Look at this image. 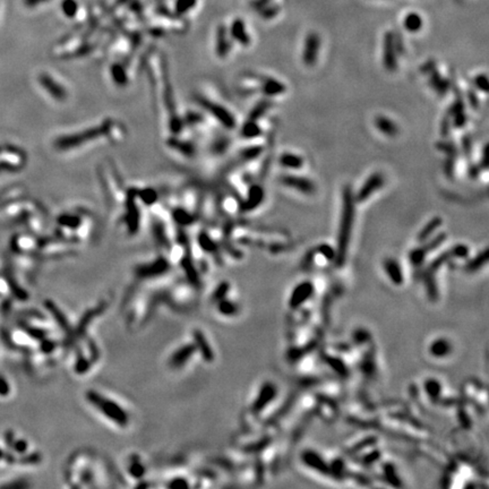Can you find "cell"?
<instances>
[{
	"label": "cell",
	"instance_id": "7402d4cb",
	"mask_svg": "<svg viewBox=\"0 0 489 489\" xmlns=\"http://www.w3.org/2000/svg\"><path fill=\"white\" fill-rule=\"evenodd\" d=\"M304 163H305L304 159L301 158L300 155L289 153V152H284V153L281 154L279 158V164L287 169L299 170L304 166Z\"/></svg>",
	"mask_w": 489,
	"mask_h": 489
},
{
	"label": "cell",
	"instance_id": "4316f807",
	"mask_svg": "<svg viewBox=\"0 0 489 489\" xmlns=\"http://www.w3.org/2000/svg\"><path fill=\"white\" fill-rule=\"evenodd\" d=\"M404 29L411 33H417L422 27V19L417 13H410L405 16L403 22Z\"/></svg>",
	"mask_w": 489,
	"mask_h": 489
},
{
	"label": "cell",
	"instance_id": "484cf974",
	"mask_svg": "<svg viewBox=\"0 0 489 489\" xmlns=\"http://www.w3.org/2000/svg\"><path fill=\"white\" fill-rule=\"evenodd\" d=\"M272 106H273V103L270 101L269 99L261 100V101L256 103V106L252 109L251 113H249L248 119L257 121L259 118H262L270 109H271Z\"/></svg>",
	"mask_w": 489,
	"mask_h": 489
},
{
	"label": "cell",
	"instance_id": "4dcf8cb0",
	"mask_svg": "<svg viewBox=\"0 0 489 489\" xmlns=\"http://www.w3.org/2000/svg\"><path fill=\"white\" fill-rule=\"evenodd\" d=\"M487 261H488V251L487 249H485L484 252H481L480 254H478L476 257H474L472 261H471L469 264L467 265V270L469 272L477 271V270L483 268V266L487 263Z\"/></svg>",
	"mask_w": 489,
	"mask_h": 489
},
{
	"label": "cell",
	"instance_id": "8d00e7d4",
	"mask_svg": "<svg viewBox=\"0 0 489 489\" xmlns=\"http://www.w3.org/2000/svg\"><path fill=\"white\" fill-rule=\"evenodd\" d=\"M455 161L456 157H452V155H447V158L444 161V173H445L447 178H453L454 177V170H455Z\"/></svg>",
	"mask_w": 489,
	"mask_h": 489
},
{
	"label": "cell",
	"instance_id": "d4e9b609",
	"mask_svg": "<svg viewBox=\"0 0 489 489\" xmlns=\"http://www.w3.org/2000/svg\"><path fill=\"white\" fill-rule=\"evenodd\" d=\"M263 133V130L259 127V125L257 124V121L248 119L244 124V126L241 127V136L244 138H247V140H252V138H256L258 136H261Z\"/></svg>",
	"mask_w": 489,
	"mask_h": 489
},
{
	"label": "cell",
	"instance_id": "f907efd6",
	"mask_svg": "<svg viewBox=\"0 0 489 489\" xmlns=\"http://www.w3.org/2000/svg\"><path fill=\"white\" fill-rule=\"evenodd\" d=\"M480 166L479 164H472V163H469V166H468V173H469L470 178H477L480 173Z\"/></svg>",
	"mask_w": 489,
	"mask_h": 489
},
{
	"label": "cell",
	"instance_id": "c3c4849f",
	"mask_svg": "<svg viewBox=\"0 0 489 489\" xmlns=\"http://www.w3.org/2000/svg\"><path fill=\"white\" fill-rule=\"evenodd\" d=\"M228 290H229V284L228 283H222L221 286H220V288H218V290L217 289L216 294H214V298H216V300L223 299V298L225 297V294L228 293Z\"/></svg>",
	"mask_w": 489,
	"mask_h": 489
},
{
	"label": "cell",
	"instance_id": "9a60e30c",
	"mask_svg": "<svg viewBox=\"0 0 489 489\" xmlns=\"http://www.w3.org/2000/svg\"><path fill=\"white\" fill-rule=\"evenodd\" d=\"M261 90L266 96H276L286 92V85L273 77H262Z\"/></svg>",
	"mask_w": 489,
	"mask_h": 489
},
{
	"label": "cell",
	"instance_id": "8fae6325",
	"mask_svg": "<svg viewBox=\"0 0 489 489\" xmlns=\"http://www.w3.org/2000/svg\"><path fill=\"white\" fill-rule=\"evenodd\" d=\"M264 196H265L264 188H263L262 186L259 185L251 186V188L248 190L247 199H246L240 206L241 211L247 212V211L255 210L256 207L261 205L263 200H264Z\"/></svg>",
	"mask_w": 489,
	"mask_h": 489
},
{
	"label": "cell",
	"instance_id": "74e56055",
	"mask_svg": "<svg viewBox=\"0 0 489 489\" xmlns=\"http://www.w3.org/2000/svg\"><path fill=\"white\" fill-rule=\"evenodd\" d=\"M473 84L479 91L484 93H488V77L486 74L477 75L473 79Z\"/></svg>",
	"mask_w": 489,
	"mask_h": 489
},
{
	"label": "cell",
	"instance_id": "f546056e",
	"mask_svg": "<svg viewBox=\"0 0 489 489\" xmlns=\"http://www.w3.org/2000/svg\"><path fill=\"white\" fill-rule=\"evenodd\" d=\"M217 309L220 311V314L224 315V316H234L235 314H237L238 306L235 303H232V301L223 298V299L218 300Z\"/></svg>",
	"mask_w": 489,
	"mask_h": 489
},
{
	"label": "cell",
	"instance_id": "816d5d0a",
	"mask_svg": "<svg viewBox=\"0 0 489 489\" xmlns=\"http://www.w3.org/2000/svg\"><path fill=\"white\" fill-rule=\"evenodd\" d=\"M436 68V61L435 60H429L427 62H425L424 65L421 66L420 71L422 74H429L433 69Z\"/></svg>",
	"mask_w": 489,
	"mask_h": 489
},
{
	"label": "cell",
	"instance_id": "7a4b0ae2",
	"mask_svg": "<svg viewBox=\"0 0 489 489\" xmlns=\"http://www.w3.org/2000/svg\"><path fill=\"white\" fill-rule=\"evenodd\" d=\"M114 125L116 124L111 120H107L101 126H98V128H91V129L79 131V133L71 135V136L61 137L55 141V147L59 150H69V148L82 146L83 144L88 143L90 141H94L96 138L102 137L101 135H109Z\"/></svg>",
	"mask_w": 489,
	"mask_h": 489
},
{
	"label": "cell",
	"instance_id": "f1b7e54d",
	"mask_svg": "<svg viewBox=\"0 0 489 489\" xmlns=\"http://www.w3.org/2000/svg\"><path fill=\"white\" fill-rule=\"evenodd\" d=\"M111 76H112V79L117 85L125 86L127 84L128 78L126 71H125V68L120 64L112 66V68H111Z\"/></svg>",
	"mask_w": 489,
	"mask_h": 489
},
{
	"label": "cell",
	"instance_id": "ba28073f",
	"mask_svg": "<svg viewBox=\"0 0 489 489\" xmlns=\"http://www.w3.org/2000/svg\"><path fill=\"white\" fill-rule=\"evenodd\" d=\"M398 50L395 47L394 33L386 32L384 36L383 65L387 72H395L398 68Z\"/></svg>",
	"mask_w": 489,
	"mask_h": 489
},
{
	"label": "cell",
	"instance_id": "db71d44e",
	"mask_svg": "<svg viewBox=\"0 0 489 489\" xmlns=\"http://www.w3.org/2000/svg\"><path fill=\"white\" fill-rule=\"evenodd\" d=\"M385 473H386V476H387V479L388 481H391L392 484L395 485L394 484V479H393V477H397V474H395V470H394V468L391 466H386L385 467ZM398 478V477H397Z\"/></svg>",
	"mask_w": 489,
	"mask_h": 489
},
{
	"label": "cell",
	"instance_id": "83f0119b",
	"mask_svg": "<svg viewBox=\"0 0 489 489\" xmlns=\"http://www.w3.org/2000/svg\"><path fill=\"white\" fill-rule=\"evenodd\" d=\"M425 392L432 401H437L442 394V385L437 380L429 379L425 381Z\"/></svg>",
	"mask_w": 489,
	"mask_h": 489
},
{
	"label": "cell",
	"instance_id": "e575fe53",
	"mask_svg": "<svg viewBox=\"0 0 489 489\" xmlns=\"http://www.w3.org/2000/svg\"><path fill=\"white\" fill-rule=\"evenodd\" d=\"M62 13L67 17H74L77 14L78 5L76 0H62L61 1Z\"/></svg>",
	"mask_w": 489,
	"mask_h": 489
},
{
	"label": "cell",
	"instance_id": "ab89813d",
	"mask_svg": "<svg viewBox=\"0 0 489 489\" xmlns=\"http://www.w3.org/2000/svg\"><path fill=\"white\" fill-rule=\"evenodd\" d=\"M462 153L467 159H470L472 155V140L470 135H466L462 138Z\"/></svg>",
	"mask_w": 489,
	"mask_h": 489
},
{
	"label": "cell",
	"instance_id": "ffe728a7",
	"mask_svg": "<svg viewBox=\"0 0 489 489\" xmlns=\"http://www.w3.org/2000/svg\"><path fill=\"white\" fill-rule=\"evenodd\" d=\"M452 351V344L446 339H437L429 346V352L435 358H444Z\"/></svg>",
	"mask_w": 489,
	"mask_h": 489
},
{
	"label": "cell",
	"instance_id": "836d02e7",
	"mask_svg": "<svg viewBox=\"0 0 489 489\" xmlns=\"http://www.w3.org/2000/svg\"><path fill=\"white\" fill-rule=\"evenodd\" d=\"M436 147L438 148L439 151L446 153L447 155H452V157H456V158H457V155H459V150H457L456 145L450 141H440L436 144Z\"/></svg>",
	"mask_w": 489,
	"mask_h": 489
},
{
	"label": "cell",
	"instance_id": "5bb4252c",
	"mask_svg": "<svg viewBox=\"0 0 489 489\" xmlns=\"http://www.w3.org/2000/svg\"><path fill=\"white\" fill-rule=\"evenodd\" d=\"M428 75H429V85L432 86V89L434 90L439 96H445L447 94V92L450 91L451 88L450 82L447 81L446 78H444L436 68L433 69Z\"/></svg>",
	"mask_w": 489,
	"mask_h": 489
},
{
	"label": "cell",
	"instance_id": "5b68a950",
	"mask_svg": "<svg viewBox=\"0 0 489 489\" xmlns=\"http://www.w3.org/2000/svg\"><path fill=\"white\" fill-rule=\"evenodd\" d=\"M385 185V177L381 172H375L370 175L363 185L360 187L358 192L355 195V200L358 203L366 202L373 194H375L377 190L383 188Z\"/></svg>",
	"mask_w": 489,
	"mask_h": 489
},
{
	"label": "cell",
	"instance_id": "60d3db41",
	"mask_svg": "<svg viewBox=\"0 0 489 489\" xmlns=\"http://www.w3.org/2000/svg\"><path fill=\"white\" fill-rule=\"evenodd\" d=\"M451 126H452V119H451L450 114H445V117L443 118L442 124H440V134H442L443 137H447L450 135Z\"/></svg>",
	"mask_w": 489,
	"mask_h": 489
},
{
	"label": "cell",
	"instance_id": "ac0fdd59",
	"mask_svg": "<svg viewBox=\"0 0 489 489\" xmlns=\"http://www.w3.org/2000/svg\"><path fill=\"white\" fill-rule=\"evenodd\" d=\"M374 124H375L377 130H380L381 134H384L387 137H395L400 131L398 125L385 116H377L374 120Z\"/></svg>",
	"mask_w": 489,
	"mask_h": 489
},
{
	"label": "cell",
	"instance_id": "f35d334b",
	"mask_svg": "<svg viewBox=\"0 0 489 489\" xmlns=\"http://www.w3.org/2000/svg\"><path fill=\"white\" fill-rule=\"evenodd\" d=\"M451 251L453 253V257L455 258H467L469 256V248L466 245L459 244L451 248Z\"/></svg>",
	"mask_w": 489,
	"mask_h": 489
},
{
	"label": "cell",
	"instance_id": "ee69618b",
	"mask_svg": "<svg viewBox=\"0 0 489 489\" xmlns=\"http://www.w3.org/2000/svg\"><path fill=\"white\" fill-rule=\"evenodd\" d=\"M259 14L265 18H272L273 16H275L277 13H279V7L274 6V7H262L261 9H258Z\"/></svg>",
	"mask_w": 489,
	"mask_h": 489
},
{
	"label": "cell",
	"instance_id": "6da1fadb",
	"mask_svg": "<svg viewBox=\"0 0 489 489\" xmlns=\"http://www.w3.org/2000/svg\"><path fill=\"white\" fill-rule=\"evenodd\" d=\"M356 216V200L352 188L350 185H345L342 190V210L341 218L339 225L338 235V252L335 261L339 266L343 265L348 252L350 235H351L352 225Z\"/></svg>",
	"mask_w": 489,
	"mask_h": 489
},
{
	"label": "cell",
	"instance_id": "f5cc1de1",
	"mask_svg": "<svg viewBox=\"0 0 489 489\" xmlns=\"http://www.w3.org/2000/svg\"><path fill=\"white\" fill-rule=\"evenodd\" d=\"M380 457V454L377 453V452H373L372 454H368V455H366V456H363L362 457V461L363 464H370V463H374V461H376L377 459Z\"/></svg>",
	"mask_w": 489,
	"mask_h": 489
},
{
	"label": "cell",
	"instance_id": "4fadbf2b",
	"mask_svg": "<svg viewBox=\"0 0 489 489\" xmlns=\"http://www.w3.org/2000/svg\"><path fill=\"white\" fill-rule=\"evenodd\" d=\"M303 461L306 466L310 467L311 469L317 470L318 472L324 474H328L331 472V468L326 464L323 457L316 452H313V451H305L303 454Z\"/></svg>",
	"mask_w": 489,
	"mask_h": 489
},
{
	"label": "cell",
	"instance_id": "7dc6e473",
	"mask_svg": "<svg viewBox=\"0 0 489 489\" xmlns=\"http://www.w3.org/2000/svg\"><path fill=\"white\" fill-rule=\"evenodd\" d=\"M129 472L133 474L134 477L138 478L144 473V467L142 466L140 462H134L129 468Z\"/></svg>",
	"mask_w": 489,
	"mask_h": 489
},
{
	"label": "cell",
	"instance_id": "f6af8a7d",
	"mask_svg": "<svg viewBox=\"0 0 489 489\" xmlns=\"http://www.w3.org/2000/svg\"><path fill=\"white\" fill-rule=\"evenodd\" d=\"M374 443H376V438H374V437H368V438L363 439L362 442L358 443V445H356L355 447H352V449L350 450V453L359 452V451L362 450V449H365V447H368L370 445H373Z\"/></svg>",
	"mask_w": 489,
	"mask_h": 489
},
{
	"label": "cell",
	"instance_id": "11a10c76",
	"mask_svg": "<svg viewBox=\"0 0 489 489\" xmlns=\"http://www.w3.org/2000/svg\"><path fill=\"white\" fill-rule=\"evenodd\" d=\"M46 1H49V0H24V3H25V6L27 7H36L37 5H40V3Z\"/></svg>",
	"mask_w": 489,
	"mask_h": 489
},
{
	"label": "cell",
	"instance_id": "d6986e66",
	"mask_svg": "<svg viewBox=\"0 0 489 489\" xmlns=\"http://www.w3.org/2000/svg\"><path fill=\"white\" fill-rule=\"evenodd\" d=\"M196 350V346L193 344H188L182 346L177 350V351L171 356V358L169 360L170 366L176 367V368H179L185 365V363L188 362V359L193 356V352Z\"/></svg>",
	"mask_w": 489,
	"mask_h": 489
},
{
	"label": "cell",
	"instance_id": "1f68e13d",
	"mask_svg": "<svg viewBox=\"0 0 489 489\" xmlns=\"http://www.w3.org/2000/svg\"><path fill=\"white\" fill-rule=\"evenodd\" d=\"M262 146H251L241 151L240 158L242 159V161H253L255 159H257L262 154Z\"/></svg>",
	"mask_w": 489,
	"mask_h": 489
},
{
	"label": "cell",
	"instance_id": "8992f818",
	"mask_svg": "<svg viewBox=\"0 0 489 489\" xmlns=\"http://www.w3.org/2000/svg\"><path fill=\"white\" fill-rule=\"evenodd\" d=\"M321 50V37L317 33L310 32L305 40L303 61L307 67H314Z\"/></svg>",
	"mask_w": 489,
	"mask_h": 489
},
{
	"label": "cell",
	"instance_id": "d6a6232c",
	"mask_svg": "<svg viewBox=\"0 0 489 489\" xmlns=\"http://www.w3.org/2000/svg\"><path fill=\"white\" fill-rule=\"evenodd\" d=\"M197 2V0H176L175 3V10L177 14L179 15H183V14L188 13L189 10H192L194 7H195Z\"/></svg>",
	"mask_w": 489,
	"mask_h": 489
},
{
	"label": "cell",
	"instance_id": "d590c367",
	"mask_svg": "<svg viewBox=\"0 0 489 489\" xmlns=\"http://www.w3.org/2000/svg\"><path fill=\"white\" fill-rule=\"evenodd\" d=\"M316 251L324 256V257L327 259V261H334L336 258V252L335 249L329 246L328 244H321L316 248Z\"/></svg>",
	"mask_w": 489,
	"mask_h": 489
},
{
	"label": "cell",
	"instance_id": "cb8c5ba5",
	"mask_svg": "<svg viewBox=\"0 0 489 489\" xmlns=\"http://www.w3.org/2000/svg\"><path fill=\"white\" fill-rule=\"evenodd\" d=\"M194 340H195V346L196 349H199L200 352H202V356L204 357L205 360H213V351L212 349L210 348V345L207 344L206 339L204 338L203 333L200 331H196L194 333Z\"/></svg>",
	"mask_w": 489,
	"mask_h": 489
},
{
	"label": "cell",
	"instance_id": "52a82bcc",
	"mask_svg": "<svg viewBox=\"0 0 489 489\" xmlns=\"http://www.w3.org/2000/svg\"><path fill=\"white\" fill-rule=\"evenodd\" d=\"M199 102H200V105H202L204 108H206V110H209L210 112L212 113L222 125H223V126L229 128V129H232V128L235 126V117L232 116L230 111H228L224 107L217 105V103L211 102L210 100L203 98H199Z\"/></svg>",
	"mask_w": 489,
	"mask_h": 489
},
{
	"label": "cell",
	"instance_id": "2e32d148",
	"mask_svg": "<svg viewBox=\"0 0 489 489\" xmlns=\"http://www.w3.org/2000/svg\"><path fill=\"white\" fill-rule=\"evenodd\" d=\"M230 34L232 39L237 41L238 43H240L241 46L247 47L248 44L251 43V37H249L247 30H246V24L242 22L240 18L235 19L234 22H232Z\"/></svg>",
	"mask_w": 489,
	"mask_h": 489
},
{
	"label": "cell",
	"instance_id": "3957f363",
	"mask_svg": "<svg viewBox=\"0 0 489 489\" xmlns=\"http://www.w3.org/2000/svg\"><path fill=\"white\" fill-rule=\"evenodd\" d=\"M86 398H88L90 403L94 405L99 411H101L107 418L110 419L111 421H113L114 424H118L121 427H125V426L128 425V421H129L128 415L114 401L108 400V398L102 397L101 394L96 393L94 391L88 392Z\"/></svg>",
	"mask_w": 489,
	"mask_h": 489
},
{
	"label": "cell",
	"instance_id": "e0dca14e",
	"mask_svg": "<svg viewBox=\"0 0 489 489\" xmlns=\"http://www.w3.org/2000/svg\"><path fill=\"white\" fill-rule=\"evenodd\" d=\"M384 270L395 286H401L403 283V273H402V269L397 259L391 257L385 259Z\"/></svg>",
	"mask_w": 489,
	"mask_h": 489
},
{
	"label": "cell",
	"instance_id": "603a6c76",
	"mask_svg": "<svg viewBox=\"0 0 489 489\" xmlns=\"http://www.w3.org/2000/svg\"><path fill=\"white\" fill-rule=\"evenodd\" d=\"M443 223V220L440 217H434L424 228L421 229L418 235V240L420 242H425L427 239L432 237V235L438 229Z\"/></svg>",
	"mask_w": 489,
	"mask_h": 489
},
{
	"label": "cell",
	"instance_id": "30bf717a",
	"mask_svg": "<svg viewBox=\"0 0 489 489\" xmlns=\"http://www.w3.org/2000/svg\"><path fill=\"white\" fill-rule=\"evenodd\" d=\"M39 82L41 86L44 90H47V92L53 96V98L57 99L58 101H65L66 96H67V93H66V90L62 88V86L57 83L55 79L51 77L50 75L48 74H42L40 75Z\"/></svg>",
	"mask_w": 489,
	"mask_h": 489
},
{
	"label": "cell",
	"instance_id": "681fc988",
	"mask_svg": "<svg viewBox=\"0 0 489 489\" xmlns=\"http://www.w3.org/2000/svg\"><path fill=\"white\" fill-rule=\"evenodd\" d=\"M479 166H480V169H484V170H487V168H488V144H485V146H484L483 155H481Z\"/></svg>",
	"mask_w": 489,
	"mask_h": 489
},
{
	"label": "cell",
	"instance_id": "44dd1931",
	"mask_svg": "<svg viewBox=\"0 0 489 489\" xmlns=\"http://www.w3.org/2000/svg\"><path fill=\"white\" fill-rule=\"evenodd\" d=\"M231 43L229 41L227 29L224 26H220L217 34V54L218 57L225 58L230 51Z\"/></svg>",
	"mask_w": 489,
	"mask_h": 489
},
{
	"label": "cell",
	"instance_id": "277c9868",
	"mask_svg": "<svg viewBox=\"0 0 489 489\" xmlns=\"http://www.w3.org/2000/svg\"><path fill=\"white\" fill-rule=\"evenodd\" d=\"M280 182L288 188H292L304 195H314L317 189L313 180L301 176L283 175L280 177Z\"/></svg>",
	"mask_w": 489,
	"mask_h": 489
},
{
	"label": "cell",
	"instance_id": "9c48e42d",
	"mask_svg": "<svg viewBox=\"0 0 489 489\" xmlns=\"http://www.w3.org/2000/svg\"><path fill=\"white\" fill-rule=\"evenodd\" d=\"M315 288L313 286V283H310L309 281H304L298 284V286L294 288L292 293H291L289 305L291 308L296 309L301 305L306 303V301L309 299V298L313 296Z\"/></svg>",
	"mask_w": 489,
	"mask_h": 489
},
{
	"label": "cell",
	"instance_id": "bcb514c9",
	"mask_svg": "<svg viewBox=\"0 0 489 489\" xmlns=\"http://www.w3.org/2000/svg\"><path fill=\"white\" fill-rule=\"evenodd\" d=\"M142 199L146 204H152L157 200V195H155V192H153L152 189H146L143 194L141 195Z\"/></svg>",
	"mask_w": 489,
	"mask_h": 489
},
{
	"label": "cell",
	"instance_id": "7bdbcfd3",
	"mask_svg": "<svg viewBox=\"0 0 489 489\" xmlns=\"http://www.w3.org/2000/svg\"><path fill=\"white\" fill-rule=\"evenodd\" d=\"M467 99H468V102H469V105L471 106V108H472L473 110L479 109V106H480L479 98H478L477 93L474 92L473 90H469V91H468Z\"/></svg>",
	"mask_w": 489,
	"mask_h": 489
},
{
	"label": "cell",
	"instance_id": "b9f144b4",
	"mask_svg": "<svg viewBox=\"0 0 489 489\" xmlns=\"http://www.w3.org/2000/svg\"><path fill=\"white\" fill-rule=\"evenodd\" d=\"M451 119H452V126H454L455 128H463L464 126H466V124L468 121L466 112L457 113V114H455V116H453L452 118H451Z\"/></svg>",
	"mask_w": 489,
	"mask_h": 489
},
{
	"label": "cell",
	"instance_id": "7c38bea8",
	"mask_svg": "<svg viewBox=\"0 0 489 489\" xmlns=\"http://www.w3.org/2000/svg\"><path fill=\"white\" fill-rule=\"evenodd\" d=\"M276 395V387L272 383H265L261 388L257 398H256L255 403L253 404V411L259 412L268 405L270 402L273 401V398Z\"/></svg>",
	"mask_w": 489,
	"mask_h": 489
}]
</instances>
